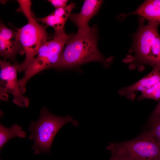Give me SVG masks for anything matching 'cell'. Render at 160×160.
Returning <instances> with one entry per match:
<instances>
[{"label": "cell", "mask_w": 160, "mask_h": 160, "mask_svg": "<svg viewBox=\"0 0 160 160\" xmlns=\"http://www.w3.org/2000/svg\"><path fill=\"white\" fill-rule=\"evenodd\" d=\"M75 6V3H72L64 7L56 9L52 13L55 16L67 19Z\"/></svg>", "instance_id": "15"}, {"label": "cell", "mask_w": 160, "mask_h": 160, "mask_svg": "<svg viewBox=\"0 0 160 160\" xmlns=\"http://www.w3.org/2000/svg\"><path fill=\"white\" fill-rule=\"evenodd\" d=\"M22 46L16 37L5 39L0 36V55L6 58H12L20 51Z\"/></svg>", "instance_id": "11"}, {"label": "cell", "mask_w": 160, "mask_h": 160, "mask_svg": "<svg viewBox=\"0 0 160 160\" xmlns=\"http://www.w3.org/2000/svg\"><path fill=\"white\" fill-rule=\"evenodd\" d=\"M145 19L140 18L138 29L134 35L132 49L134 55L126 61L147 65L153 68L160 67V36L158 30L159 25L148 21L145 24Z\"/></svg>", "instance_id": "3"}, {"label": "cell", "mask_w": 160, "mask_h": 160, "mask_svg": "<svg viewBox=\"0 0 160 160\" xmlns=\"http://www.w3.org/2000/svg\"><path fill=\"white\" fill-rule=\"evenodd\" d=\"M136 15L147 21L160 24V0L145 1L135 11L126 15Z\"/></svg>", "instance_id": "9"}, {"label": "cell", "mask_w": 160, "mask_h": 160, "mask_svg": "<svg viewBox=\"0 0 160 160\" xmlns=\"http://www.w3.org/2000/svg\"><path fill=\"white\" fill-rule=\"evenodd\" d=\"M40 113L39 119L36 122H31L28 130L31 134L28 138L34 141L31 148L35 154H39L41 152L43 154L50 153L54 138L60 129L68 122H71L75 126H78V123L69 115L66 117L54 115L45 107Z\"/></svg>", "instance_id": "4"}, {"label": "cell", "mask_w": 160, "mask_h": 160, "mask_svg": "<svg viewBox=\"0 0 160 160\" xmlns=\"http://www.w3.org/2000/svg\"><path fill=\"white\" fill-rule=\"evenodd\" d=\"M48 1L56 9L65 7L68 1L67 0H49Z\"/></svg>", "instance_id": "17"}, {"label": "cell", "mask_w": 160, "mask_h": 160, "mask_svg": "<svg viewBox=\"0 0 160 160\" xmlns=\"http://www.w3.org/2000/svg\"><path fill=\"white\" fill-rule=\"evenodd\" d=\"M160 81V67L153 68L152 71L146 76L135 84L121 88L119 94L133 100L136 96L135 92H141L150 88Z\"/></svg>", "instance_id": "8"}, {"label": "cell", "mask_w": 160, "mask_h": 160, "mask_svg": "<svg viewBox=\"0 0 160 160\" xmlns=\"http://www.w3.org/2000/svg\"><path fill=\"white\" fill-rule=\"evenodd\" d=\"M106 148L130 160H160V144L149 131L131 140L110 143Z\"/></svg>", "instance_id": "5"}, {"label": "cell", "mask_w": 160, "mask_h": 160, "mask_svg": "<svg viewBox=\"0 0 160 160\" xmlns=\"http://www.w3.org/2000/svg\"><path fill=\"white\" fill-rule=\"evenodd\" d=\"M37 21L41 22L43 24H45L47 26L53 27L55 33H59L64 31V27L67 19L55 16L51 13L43 18H36Z\"/></svg>", "instance_id": "12"}, {"label": "cell", "mask_w": 160, "mask_h": 160, "mask_svg": "<svg viewBox=\"0 0 160 160\" xmlns=\"http://www.w3.org/2000/svg\"><path fill=\"white\" fill-rule=\"evenodd\" d=\"M160 117V100L150 116V119Z\"/></svg>", "instance_id": "19"}, {"label": "cell", "mask_w": 160, "mask_h": 160, "mask_svg": "<svg viewBox=\"0 0 160 160\" xmlns=\"http://www.w3.org/2000/svg\"><path fill=\"white\" fill-rule=\"evenodd\" d=\"M0 66L1 96L11 93L14 96L13 102L14 103L20 107H28L29 99L21 92L17 79L19 65H12L5 60H1Z\"/></svg>", "instance_id": "6"}, {"label": "cell", "mask_w": 160, "mask_h": 160, "mask_svg": "<svg viewBox=\"0 0 160 160\" xmlns=\"http://www.w3.org/2000/svg\"><path fill=\"white\" fill-rule=\"evenodd\" d=\"M112 155L109 160H130L127 157L122 154L112 153Z\"/></svg>", "instance_id": "18"}, {"label": "cell", "mask_w": 160, "mask_h": 160, "mask_svg": "<svg viewBox=\"0 0 160 160\" xmlns=\"http://www.w3.org/2000/svg\"><path fill=\"white\" fill-rule=\"evenodd\" d=\"M148 131L160 144V117L150 119Z\"/></svg>", "instance_id": "14"}, {"label": "cell", "mask_w": 160, "mask_h": 160, "mask_svg": "<svg viewBox=\"0 0 160 160\" xmlns=\"http://www.w3.org/2000/svg\"><path fill=\"white\" fill-rule=\"evenodd\" d=\"M20 7L17 11L21 12L28 20L27 24L18 28L15 32L17 40L19 41L25 54L24 61L19 64L18 71H25L37 55L40 47L49 39L46 31V25L38 23L32 13L30 0H17Z\"/></svg>", "instance_id": "2"}, {"label": "cell", "mask_w": 160, "mask_h": 160, "mask_svg": "<svg viewBox=\"0 0 160 160\" xmlns=\"http://www.w3.org/2000/svg\"><path fill=\"white\" fill-rule=\"evenodd\" d=\"M96 27L94 26L88 32H77L73 35L64 48L59 61L55 68L70 69L92 61L102 63L109 66L112 58H105L97 47V35Z\"/></svg>", "instance_id": "1"}, {"label": "cell", "mask_w": 160, "mask_h": 160, "mask_svg": "<svg viewBox=\"0 0 160 160\" xmlns=\"http://www.w3.org/2000/svg\"><path fill=\"white\" fill-rule=\"evenodd\" d=\"M103 2L102 0H85L79 13L71 14L70 19L78 28V32L85 33L90 30L88 22L98 12Z\"/></svg>", "instance_id": "7"}, {"label": "cell", "mask_w": 160, "mask_h": 160, "mask_svg": "<svg viewBox=\"0 0 160 160\" xmlns=\"http://www.w3.org/2000/svg\"><path fill=\"white\" fill-rule=\"evenodd\" d=\"M26 132L22 130V127L17 124H13L10 128H7L0 124V150L12 138L18 137H26Z\"/></svg>", "instance_id": "10"}, {"label": "cell", "mask_w": 160, "mask_h": 160, "mask_svg": "<svg viewBox=\"0 0 160 160\" xmlns=\"http://www.w3.org/2000/svg\"><path fill=\"white\" fill-rule=\"evenodd\" d=\"M138 97L139 100L145 98L160 100V81L148 89L142 92Z\"/></svg>", "instance_id": "13"}, {"label": "cell", "mask_w": 160, "mask_h": 160, "mask_svg": "<svg viewBox=\"0 0 160 160\" xmlns=\"http://www.w3.org/2000/svg\"><path fill=\"white\" fill-rule=\"evenodd\" d=\"M0 36L5 39H12L16 37L15 32L1 23L0 25Z\"/></svg>", "instance_id": "16"}]
</instances>
